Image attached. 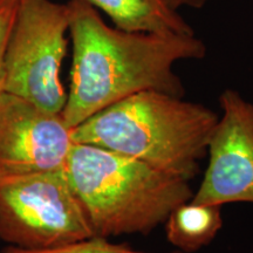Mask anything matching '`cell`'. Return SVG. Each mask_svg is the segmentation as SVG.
I'll return each mask as SVG.
<instances>
[{"instance_id": "cell-11", "label": "cell", "mask_w": 253, "mask_h": 253, "mask_svg": "<svg viewBox=\"0 0 253 253\" xmlns=\"http://www.w3.org/2000/svg\"><path fill=\"white\" fill-rule=\"evenodd\" d=\"M19 0H0V91L4 84V63L6 47L13 26Z\"/></svg>"}, {"instance_id": "cell-6", "label": "cell", "mask_w": 253, "mask_h": 253, "mask_svg": "<svg viewBox=\"0 0 253 253\" xmlns=\"http://www.w3.org/2000/svg\"><path fill=\"white\" fill-rule=\"evenodd\" d=\"M221 114L208 145L209 164L191 201L253 204V102L235 89L219 96Z\"/></svg>"}, {"instance_id": "cell-12", "label": "cell", "mask_w": 253, "mask_h": 253, "mask_svg": "<svg viewBox=\"0 0 253 253\" xmlns=\"http://www.w3.org/2000/svg\"><path fill=\"white\" fill-rule=\"evenodd\" d=\"M173 8L181 9L183 7H189V8H195L199 9L203 8L205 4L208 2V0H167Z\"/></svg>"}, {"instance_id": "cell-8", "label": "cell", "mask_w": 253, "mask_h": 253, "mask_svg": "<svg viewBox=\"0 0 253 253\" xmlns=\"http://www.w3.org/2000/svg\"><path fill=\"white\" fill-rule=\"evenodd\" d=\"M103 12L114 26L132 33L195 34L167 0H82Z\"/></svg>"}, {"instance_id": "cell-1", "label": "cell", "mask_w": 253, "mask_h": 253, "mask_svg": "<svg viewBox=\"0 0 253 253\" xmlns=\"http://www.w3.org/2000/svg\"><path fill=\"white\" fill-rule=\"evenodd\" d=\"M67 5L72 68L61 114L69 128L140 91L183 97L184 87L173 67L207 55V46L196 34L132 33L110 26L82 0Z\"/></svg>"}, {"instance_id": "cell-10", "label": "cell", "mask_w": 253, "mask_h": 253, "mask_svg": "<svg viewBox=\"0 0 253 253\" xmlns=\"http://www.w3.org/2000/svg\"><path fill=\"white\" fill-rule=\"evenodd\" d=\"M4 253H145L136 251L126 245L113 244L108 239L103 237H90V238L79 240L71 244L59 246V248L45 249V250H25L15 246H8L5 249ZM171 253H185L182 251Z\"/></svg>"}, {"instance_id": "cell-5", "label": "cell", "mask_w": 253, "mask_h": 253, "mask_svg": "<svg viewBox=\"0 0 253 253\" xmlns=\"http://www.w3.org/2000/svg\"><path fill=\"white\" fill-rule=\"evenodd\" d=\"M69 7L53 0H19L6 47L2 90L61 114L67 91L61 67L67 53Z\"/></svg>"}, {"instance_id": "cell-7", "label": "cell", "mask_w": 253, "mask_h": 253, "mask_svg": "<svg viewBox=\"0 0 253 253\" xmlns=\"http://www.w3.org/2000/svg\"><path fill=\"white\" fill-rule=\"evenodd\" d=\"M73 145L62 114L0 91V173L65 169Z\"/></svg>"}, {"instance_id": "cell-9", "label": "cell", "mask_w": 253, "mask_h": 253, "mask_svg": "<svg viewBox=\"0 0 253 253\" xmlns=\"http://www.w3.org/2000/svg\"><path fill=\"white\" fill-rule=\"evenodd\" d=\"M164 225L168 242L178 251L197 252L210 244L223 226L221 207L190 199L173 209Z\"/></svg>"}, {"instance_id": "cell-2", "label": "cell", "mask_w": 253, "mask_h": 253, "mask_svg": "<svg viewBox=\"0 0 253 253\" xmlns=\"http://www.w3.org/2000/svg\"><path fill=\"white\" fill-rule=\"evenodd\" d=\"M219 115L202 103L144 90L107 107L73 128L74 143L136 158L192 181Z\"/></svg>"}, {"instance_id": "cell-3", "label": "cell", "mask_w": 253, "mask_h": 253, "mask_svg": "<svg viewBox=\"0 0 253 253\" xmlns=\"http://www.w3.org/2000/svg\"><path fill=\"white\" fill-rule=\"evenodd\" d=\"M65 172L94 236L149 235L194 197L190 182L136 158L74 143Z\"/></svg>"}, {"instance_id": "cell-4", "label": "cell", "mask_w": 253, "mask_h": 253, "mask_svg": "<svg viewBox=\"0 0 253 253\" xmlns=\"http://www.w3.org/2000/svg\"><path fill=\"white\" fill-rule=\"evenodd\" d=\"M94 237L65 169L0 173V239L25 250Z\"/></svg>"}]
</instances>
